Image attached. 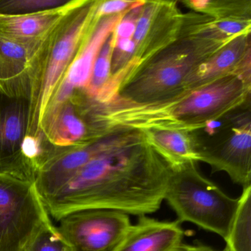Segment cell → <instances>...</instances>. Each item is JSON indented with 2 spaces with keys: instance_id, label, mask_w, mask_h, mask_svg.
Wrapping results in <instances>:
<instances>
[{
  "instance_id": "obj_1",
  "label": "cell",
  "mask_w": 251,
  "mask_h": 251,
  "mask_svg": "<svg viewBox=\"0 0 251 251\" xmlns=\"http://www.w3.org/2000/svg\"><path fill=\"white\" fill-rule=\"evenodd\" d=\"M170 173L145 140L130 136L90 160L43 203L57 221L88 209L148 215L161 208Z\"/></svg>"
},
{
  "instance_id": "obj_2",
  "label": "cell",
  "mask_w": 251,
  "mask_h": 251,
  "mask_svg": "<svg viewBox=\"0 0 251 251\" xmlns=\"http://www.w3.org/2000/svg\"><path fill=\"white\" fill-rule=\"evenodd\" d=\"M250 83L251 79L233 73L151 102H127L116 98L107 104L101 118L111 128L181 132L199 128L208 120H215L239 105L249 92Z\"/></svg>"
},
{
  "instance_id": "obj_3",
  "label": "cell",
  "mask_w": 251,
  "mask_h": 251,
  "mask_svg": "<svg viewBox=\"0 0 251 251\" xmlns=\"http://www.w3.org/2000/svg\"><path fill=\"white\" fill-rule=\"evenodd\" d=\"M233 39L195 36L180 41L157 54L150 64L135 73L122 87L123 95L116 98L127 102H145L174 95L182 90L185 79L197 66Z\"/></svg>"
},
{
  "instance_id": "obj_4",
  "label": "cell",
  "mask_w": 251,
  "mask_h": 251,
  "mask_svg": "<svg viewBox=\"0 0 251 251\" xmlns=\"http://www.w3.org/2000/svg\"><path fill=\"white\" fill-rule=\"evenodd\" d=\"M164 201L177 221L190 223L226 239L239 202L204 177L195 163L170 168Z\"/></svg>"
},
{
  "instance_id": "obj_5",
  "label": "cell",
  "mask_w": 251,
  "mask_h": 251,
  "mask_svg": "<svg viewBox=\"0 0 251 251\" xmlns=\"http://www.w3.org/2000/svg\"><path fill=\"white\" fill-rule=\"evenodd\" d=\"M49 219L35 183L0 176V251H24Z\"/></svg>"
},
{
  "instance_id": "obj_6",
  "label": "cell",
  "mask_w": 251,
  "mask_h": 251,
  "mask_svg": "<svg viewBox=\"0 0 251 251\" xmlns=\"http://www.w3.org/2000/svg\"><path fill=\"white\" fill-rule=\"evenodd\" d=\"M58 222V230L75 251H111L132 225L128 214L109 209L76 211Z\"/></svg>"
},
{
  "instance_id": "obj_7",
  "label": "cell",
  "mask_w": 251,
  "mask_h": 251,
  "mask_svg": "<svg viewBox=\"0 0 251 251\" xmlns=\"http://www.w3.org/2000/svg\"><path fill=\"white\" fill-rule=\"evenodd\" d=\"M127 136L104 139L83 148L64 152L45 164L37 173L35 185L42 201L52 198L75 173L96 155L121 143Z\"/></svg>"
},
{
  "instance_id": "obj_8",
  "label": "cell",
  "mask_w": 251,
  "mask_h": 251,
  "mask_svg": "<svg viewBox=\"0 0 251 251\" xmlns=\"http://www.w3.org/2000/svg\"><path fill=\"white\" fill-rule=\"evenodd\" d=\"M249 34L242 35L230 41L220 50L197 66L183 82L182 90L196 89L227 75L251 74V48Z\"/></svg>"
},
{
  "instance_id": "obj_9",
  "label": "cell",
  "mask_w": 251,
  "mask_h": 251,
  "mask_svg": "<svg viewBox=\"0 0 251 251\" xmlns=\"http://www.w3.org/2000/svg\"><path fill=\"white\" fill-rule=\"evenodd\" d=\"M127 12L100 19L83 49L72 62L57 93V103L61 105L65 102L75 88L87 87L94 64L102 46Z\"/></svg>"
},
{
  "instance_id": "obj_10",
  "label": "cell",
  "mask_w": 251,
  "mask_h": 251,
  "mask_svg": "<svg viewBox=\"0 0 251 251\" xmlns=\"http://www.w3.org/2000/svg\"><path fill=\"white\" fill-rule=\"evenodd\" d=\"M180 224L177 220L161 221L140 216L111 251H173L184 236Z\"/></svg>"
},
{
  "instance_id": "obj_11",
  "label": "cell",
  "mask_w": 251,
  "mask_h": 251,
  "mask_svg": "<svg viewBox=\"0 0 251 251\" xmlns=\"http://www.w3.org/2000/svg\"><path fill=\"white\" fill-rule=\"evenodd\" d=\"M96 8V5H94L84 10L64 36L55 44L50 58L41 95L39 106L42 114L52 97L55 86L67 66L71 62L77 45L91 24Z\"/></svg>"
},
{
  "instance_id": "obj_12",
  "label": "cell",
  "mask_w": 251,
  "mask_h": 251,
  "mask_svg": "<svg viewBox=\"0 0 251 251\" xmlns=\"http://www.w3.org/2000/svg\"><path fill=\"white\" fill-rule=\"evenodd\" d=\"M67 6L28 14H0V35L22 41H36L56 24Z\"/></svg>"
},
{
  "instance_id": "obj_13",
  "label": "cell",
  "mask_w": 251,
  "mask_h": 251,
  "mask_svg": "<svg viewBox=\"0 0 251 251\" xmlns=\"http://www.w3.org/2000/svg\"><path fill=\"white\" fill-rule=\"evenodd\" d=\"M146 133L148 139L145 142L170 168L199 161L197 147L183 132L153 130Z\"/></svg>"
},
{
  "instance_id": "obj_14",
  "label": "cell",
  "mask_w": 251,
  "mask_h": 251,
  "mask_svg": "<svg viewBox=\"0 0 251 251\" xmlns=\"http://www.w3.org/2000/svg\"><path fill=\"white\" fill-rule=\"evenodd\" d=\"M225 242L227 251H251V185L242 189Z\"/></svg>"
},
{
  "instance_id": "obj_15",
  "label": "cell",
  "mask_w": 251,
  "mask_h": 251,
  "mask_svg": "<svg viewBox=\"0 0 251 251\" xmlns=\"http://www.w3.org/2000/svg\"><path fill=\"white\" fill-rule=\"evenodd\" d=\"M86 133V127L81 120L75 114L70 105H65L60 110L52 123L51 135L55 145L68 147L75 145Z\"/></svg>"
},
{
  "instance_id": "obj_16",
  "label": "cell",
  "mask_w": 251,
  "mask_h": 251,
  "mask_svg": "<svg viewBox=\"0 0 251 251\" xmlns=\"http://www.w3.org/2000/svg\"><path fill=\"white\" fill-rule=\"evenodd\" d=\"M0 35V68L5 74L15 75L24 68L33 51V42Z\"/></svg>"
},
{
  "instance_id": "obj_17",
  "label": "cell",
  "mask_w": 251,
  "mask_h": 251,
  "mask_svg": "<svg viewBox=\"0 0 251 251\" xmlns=\"http://www.w3.org/2000/svg\"><path fill=\"white\" fill-rule=\"evenodd\" d=\"M114 48V35L112 33L104 44L95 61L90 80L86 87L89 95L95 98L99 95L111 78Z\"/></svg>"
},
{
  "instance_id": "obj_18",
  "label": "cell",
  "mask_w": 251,
  "mask_h": 251,
  "mask_svg": "<svg viewBox=\"0 0 251 251\" xmlns=\"http://www.w3.org/2000/svg\"><path fill=\"white\" fill-rule=\"evenodd\" d=\"M24 251H75L50 219L42 225Z\"/></svg>"
},
{
  "instance_id": "obj_19",
  "label": "cell",
  "mask_w": 251,
  "mask_h": 251,
  "mask_svg": "<svg viewBox=\"0 0 251 251\" xmlns=\"http://www.w3.org/2000/svg\"><path fill=\"white\" fill-rule=\"evenodd\" d=\"M64 0H10L0 2V14H28L66 6Z\"/></svg>"
},
{
  "instance_id": "obj_20",
  "label": "cell",
  "mask_w": 251,
  "mask_h": 251,
  "mask_svg": "<svg viewBox=\"0 0 251 251\" xmlns=\"http://www.w3.org/2000/svg\"><path fill=\"white\" fill-rule=\"evenodd\" d=\"M161 7V2H145L142 14L136 23L134 34L132 38L136 45V53L139 50V47L144 43L149 35L152 24H153L154 21L157 18V14L159 12Z\"/></svg>"
},
{
  "instance_id": "obj_21",
  "label": "cell",
  "mask_w": 251,
  "mask_h": 251,
  "mask_svg": "<svg viewBox=\"0 0 251 251\" xmlns=\"http://www.w3.org/2000/svg\"><path fill=\"white\" fill-rule=\"evenodd\" d=\"M139 2V1L132 2V1H123V0H111V1L100 2L95 9L94 18L98 20L102 17L122 14L131 9Z\"/></svg>"
},
{
  "instance_id": "obj_22",
  "label": "cell",
  "mask_w": 251,
  "mask_h": 251,
  "mask_svg": "<svg viewBox=\"0 0 251 251\" xmlns=\"http://www.w3.org/2000/svg\"><path fill=\"white\" fill-rule=\"evenodd\" d=\"M173 251H227L226 249L223 251H218L211 247L202 244H183L181 243Z\"/></svg>"
},
{
  "instance_id": "obj_23",
  "label": "cell",
  "mask_w": 251,
  "mask_h": 251,
  "mask_svg": "<svg viewBox=\"0 0 251 251\" xmlns=\"http://www.w3.org/2000/svg\"><path fill=\"white\" fill-rule=\"evenodd\" d=\"M222 126L220 121L216 120H210L205 122L204 125V129L209 135H213L216 133V130Z\"/></svg>"
},
{
  "instance_id": "obj_24",
  "label": "cell",
  "mask_w": 251,
  "mask_h": 251,
  "mask_svg": "<svg viewBox=\"0 0 251 251\" xmlns=\"http://www.w3.org/2000/svg\"><path fill=\"white\" fill-rule=\"evenodd\" d=\"M189 3H190L191 6L195 9L202 11V10H205L209 8L211 2L208 1V0H196V1L194 0V1L189 2Z\"/></svg>"
}]
</instances>
